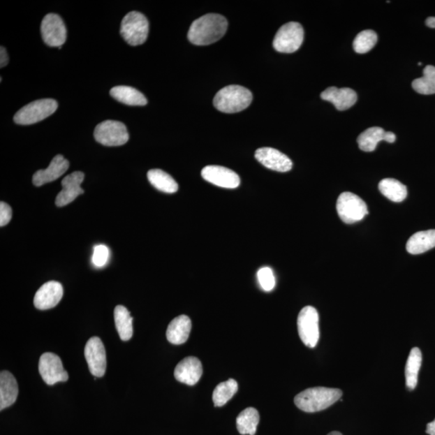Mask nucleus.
<instances>
[{
    "label": "nucleus",
    "instance_id": "obj_30",
    "mask_svg": "<svg viewBox=\"0 0 435 435\" xmlns=\"http://www.w3.org/2000/svg\"><path fill=\"white\" fill-rule=\"evenodd\" d=\"M238 383L234 379H229L218 385L213 392L212 399L214 406L221 407L226 405L237 394Z\"/></svg>",
    "mask_w": 435,
    "mask_h": 435
},
{
    "label": "nucleus",
    "instance_id": "obj_25",
    "mask_svg": "<svg viewBox=\"0 0 435 435\" xmlns=\"http://www.w3.org/2000/svg\"><path fill=\"white\" fill-rule=\"evenodd\" d=\"M422 361L421 350L413 348L411 351L406 365V382L408 390H415L418 381V374L420 371Z\"/></svg>",
    "mask_w": 435,
    "mask_h": 435
},
{
    "label": "nucleus",
    "instance_id": "obj_40",
    "mask_svg": "<svg viewBox=\"0 0 435 435\" xmlns=\"http://www.w3.org/2000/svg\"><path fill=\"white\" fill-rule=\"evenodd\" d=\"M327 435H343V434L339 432H332L331 433H329Z\"/></svg>",
    "mask_w": 435,
    "mask_h": 435
},
{
    "label": "nucleus",
    "instance_id": "obj_37",
    "mask_svg": "<svg viewBox=\"0 0 435 435\" xmlns=\"http://www.w3.org/2000/svg\"><path fill=\"white\" fill-rule=\"evenodd\" d=\"M396 140V135L394 133L386 132L385 141L388 143H395Z\"/></svg>",
    "mask_w": 435,
    "mask_h": 435
},
{
    "label": "nucleus",
    "instance_id": "obj_29",
    "mask_svg": "<svg viewBox=\"0 0 435 435\" xmlns=\"http://www.w3.org/2000/svg\"><path fill=\"white\" fill-rule=\"evenodd\" d=\"M385 131L379 127L365 130L357 139L359 148L364 152H374L381 141H385Z\"/></svg>",
    "mask_w": 435,
    "mask_h": 435
},
{
    "label": "nucleus",
    "instance_id": "obj_7",
    "mask_svg": "<svg viewBox=\"0 0 435 435\" xmlns=\"http://www.w3.org/2000/svg\"><path fill=\"white\" fill-rule=\"evenodd\" d=\"M297 330L300 337L308 348H316L320 337L319 333V316L316 308L304 307L298 314Z\"/></svg>",
    "mask_w": 435,
    "mask_h": 435
},
{
    "label": "nucleus",
    "instance_id": "obj_19",
    "mask_svg": "<svg viewBox=\"0 0 435 435\" xmlns=\"http://www.w3.org/2000/svg\"><path fill=\"white\" fill-rule=\"evenodd\" d=\"M321 98L325 101L332 103L339 111L352 108L357 101V94L350 88L328 87L321 94Z\"/></svg>",
    "mask_w": 435,
    "mask_h": 435
},
{
    "label": "nucleus",
    "instance_id": "obj_1",
    "mask_svg": "<svg viewBox=\"0 0 435 435\" xmlns=\"http://www.w3.org/2000/svg\"><path fill=\"white\" fill-rule=\"evenodd\" d=\"M228 27V20L219 14H207L193 21L188 39L196 45H208L221 39Z\"/></svg>",
    "mask_w": 435,
    "mask_h": 435
},
{
    "label": "nucleus",
    "instance_id": "obj_36",
    "mask_svg": "<svg viewBox=\"0 0 435 435\" xmlns=\"http://www.w3.org/2000/svg\"><path fill=\"white\" fill-rule=\"evenodd\" d=\"M1 52H0V67L3 68L8 64L9 57L8 52L3 47H1Z\"/></svg>",
    "mask_w": 435,
    "mask_h": 435
},
{
    "label": "nucleus",
    "instance_id": "obj_3",
    "mask_svg": "<svg viewBox=\"0 0 435 435\" xmlns=\"http://www.w3.org/2000/svg\"><path fill=\"white\" fill-rule=\"evenodd\" d=\"M253 101V94L244 87L232 85L220 90L214 98V106L223 113L244 111Z\"/></svg>",
    "mask_w": 435,
    "mask_h": 435
},
{
    "label": "nucleus",
    "instance_id": "obj_14",
    "mask_svg": "<svg viewBox=\"0 0 435 435\" xmlns=\"http://www.w3.org/2000/svg\"><path fill=\"white\" fill-rule=\"evenodd\" d=\"M84 177L85 175L82 172L76 171L61 181L62 190L57 195L55 202L57 207H65L84 193V190L81 187Z\"/></svg>",
    "mask_w": 435,
    "mask_h": 435
},
{
    "label": "nucleus",
    "instance_id": "obj_5",
    "mask_svg": "<svg viewBox=\"0 0 435 435\" xmlns=\"http://www.w3.org/2000/svg\"><path fill=\"white\" fill-rule=\"evenodd\" d=\"M59 107L54 99L44 98L31 102L15 113L14 121L20 125L38 123L54 114Z\"/></svg>",
    "mask_w": 435,
    "mask_h": 435
},
{
    "label": "nucleus",
    "instance_id": "obj_28",
    "mask_svg": "<svg viewBox=\"0 0 435 435\" xmlns=\"http://www.w3.org/2000/svg\"><path fill=\"white\" fill-rule=\"evenodd\" d=\"M260 422V415L255 408L249 407L241 412L237 418L239 434L255 435Z\"/></svg>",
    "mask_w": 435,
    "mask_h": 435
},
{
    "label": "nucleus",
    "instance_id": "obj_32",
    "mask_svg": "<svg viewBox=\"0 0 435 435\" xmlns=\"http://www.w3.org/2000/svg\"><path fill=\"white\" fill-rule=\"evenodd\" d=\"M377 34L373 30H364L361 31L353 41V48L355 52L360 54H366L376 45Z\"/></svg>",
    "mask_w": 435,
    "mask_h": 435
},
{
    "label": "nucleus",
    "instance_id": "obj_38",
    "mask_svg": "<svg viewBox=\"0 0 435 435\" xmlns=\"http://www.w3.org/2000/svg\"><path fill=\"white\" fill-rule=\"evenodd\" d=\"M426 432L429 435H435V419L433 422L427 424Z\"/></svg>",
    "mask_w": 435,
    "mask_h": 435
},
{
    "label": "nucleus",
    "instance_id": "obj_23",
    "mask_svg": "<svg viewBox=\"0 0 435 435\" xmlns=\"http://www.w3.org/2000/svg\"><path fill=\"white\" fill-rule=\"evenodd\" d=\"M117 101L128 106H145L148 101L144 94L136 89L127 86L115 87L110 91Z\"/></svg>",
    "mask_w": 435,
    "mask_h": 435
},
{
    "label": "nucleus",
    "instance_id": "obj_24",
    "mask_svg": "<svg viewBox=\"0 0 435 435\" xmlns=\"http://www.w3.org/2000/svg\"><path fill=\"white\" fill-rule=\"evenodd\" d=\"M115 323L120 339L123 341H128L133 335V318L131 316L128 309L123 306H117L114 311Z\"/></svg>",
    "mask_w": 435,
    "mask_h": 435
},
{
    "label": "nucleus",
    "instance_id": "obj_10",
    "mask_svg": "<svg viewBox=\"0 0 435 435\" xmlns=\"http://www.w3.org/2000/svg\"><path fill=\"white\" fill-rule=\"evenodd\" d=\"M39 373L48 385H54L57 382H66L69 379V375L64 369L59 356L51 353L40 356Z\"/></svg>",
    "mask_w": 435,
    "mask_h": 435
},
{
    "label": "nucleus",
    "instance_id": "obj_13",
    "mask_svg": "<svg viewBox=\"0 0 435 435\" xmlns=\"http://www.w3.org/2000/svg\"><path fill=\"white\" fill-rule=\"evenodd\" d=\"M204 180L226 189H235L240 184V178L237 172L219 165H208L202 170Z\"/></svg>",
    "mask_w": 435,
    "mask_h": 435
},
{
    "label": "nucleus",
    "instance_id": "obj_11",
    "mask_svg": "<svg viewBox=\"0 0 435 435\" xmlns=\"http://www.w3.org/2000/svg\"><path fill=\"white\" fill-rule=\"evenodd\" d=\"M42 38L50 47H59L65 43L67 38L66 27L59 15H46L40 26Z\"/></svg>",
    "mask_w": 435,
    "mask_h": 435
},
{
    "label": "nucleus",
    "instance_id": "obj_31",
    "mask_svg": "<svg viewBox=\"0 0 435 435\" xmlns=\"http://www.w3.org/2000/svg\"><path fill=\"white\" fill-rule=\"evenodd\" d=\"M412 87L418 94H435V66H427L423 70V77L417 78L412 82Z\"/></svg>",
    "mask_w": 435,
    "mask_h": 435
},
{
    "label": "nucleus",
    "instance_id": "obj_2",
    "mask_svg": "<svg viewBox=\"0 0 435 435\" xmlns=\"http://www.w3.org/2000/svg\"><path fill=\"white\" fill-rule=\"evenodd\" d=\"M342 395L343 392L339 389L314 387L298 394L295 398V403L304 412L316 413L332 406Z\"/></svg>",
    "mask_w": 435,
    "mask_h": 435
},
{
    "label": "nucleus",
    "instance_id": "obj_22",
    "mask_svg": "<svg viewBox=\"0 0 435 435\" xmlns=\"http://www.w3.org/2000/svg\"><path fill=\"white\" fill-rule=\"evenodd\" d=\"M435 247V229L422 230L408 239L406 250L408 253L418 255L426 253Z\"/></svg>",
    "mask_w": 435,
    "mask_h": 435
},
{
    "label": "nucleus",
    "instance_id": "obj_9",
    "mask_svg": "<svg viewBox=\"0 0 435 435\" xmlns=\"http://www.w3.org/2000/svg\"><path fill=\"white\" fill-rule=\"evenodd\" d=\"M304 39L302 26L297 22H289L280 28L274 40L277 52L292 54L300 48Z\"/></svg>",
    "mask_w": 435,
    "mask_h": 435
},
{
    "label": "nucleus",
    "instance_id": "obj_27",
    "mask_svg": "<svg viewBox=\"0 0 435 435\" xmlns=\"http://www.w3.org/2000/svg\"><path fill=\"white\" fill-rule=\"evenodd\" d=\"M147 176H148L151 185L154 186L156 190L167 193H174L178 190L177 182L163 170H151Z\"/></svg>",
    "mask_w": 435,
    "mask_h": 435
},
{
    "label": "nucleus",
    "instance_id": "obj_20",
    "mask_svg": "<svg viewBox=\"0 0 435 435\" xmlns=\"http://www.w3.org/2000/svg\"><path fill=\"white\" fill-rule=\"evenodd\" d=\"M18 385L14 376L8 371L0 374V410L13 406L18 397Z\"/></svg>",
    "mask_w": 435,
    "mask_h": 435
},
{
    "label": "nucleus",
    "instance_id": "obj_15",
    "mask_svg": "<svg viewBox=\"0 0 435 435\" xmlns=\"http://www.w3.org/2000/svg\"><path fill=\"white\" fill-rule=\"evenodd\" d=\"M63 297V287L61 283L51 281L45 283L34 297V306L41 311L50 310L60 302Z\"/></svg>",
    "mask_w": 435,
    "mask_h": 435
},
{
    "label": "nucleus",
    "instance_id": "obj_33",
    "mask_svg": "<svg viewBox=\"0 0 435 435\" xmlns=\"http://www.w3.org/2000/svg\"><path fill=\"white\" fill-rule=\"evenodd\" d=\"M258 279L261 289L270 292L274 289L276 279L274 272L269 267H263L258 272Z\"/></svg>",
    "mask_w": 435,
    "mask_h": 435
},
{
    "label": "nucleus",
    "instance_id": "obj_21",
    "mask_svg": "<svg viewBox=\"0 0 435 435\" xmlns=\"http://www.w3.org/2000/svg\"><path fill=\"white\" fill-rule=\"evenodd\" d=\"M191 318L186 316H180L172 320L168 327L166 337L172 344L180 345L187 341L191 332Z\"/></svg>",
    "mask_w": 435,
    "mask_h": 435
},
{
    "label": "nucleus",
    "instance_id": "obj_26",
    "mask_svg": "<svg viewBox=\"0 0 435 435\" xmlns=\"http://www.w3.org/2000/svg\"><path fill=\"white\" fill-rule=\"evenodd\" d=\"M382 195L395 202H401L407 197V188L395 178H385L379 183Z\"/></svg>",
    "mask_w": 435,
    "mask_h": 435
},
{
    "label": "nucleus",
    "instance_id": "obj_6",
    "mask_svg": "<svg viewBox=\"0 0 435 435\" xmlns=\"http://www.w3.org/2000/svg\"><path fill=\"white\" fill-rule=\"evenodd\" d=\"M337 209L340 219L348 224L359 222L369 214L368 207L363 199L351 192H344L339 196Z\"/></svg>",
    "mask_w": 435,
    "mask_h": 435
},
{
    "label": "nucleus",
    "instance_id": "obj_39",
    "mask_svg": "<svg viewBox=\"0 0 435 435\" xmlns=\"http://www.w3.org/2000/svg\"><path fill=\"white\" fill-rule=\"evenodd\" d=\"M426 24L429 28L435 29V17H429L426 20Z\"/></svg>",
    "mask_w": 435,
    "mask_h": 435
},
{
    "label": "nucleus",
    "instance_id": "obj_8",
    "mask_svg": "<svg viewBox=\"0 0 435 435\" xmlns=\"http://www.w3.org/2000/svg\"><path fill=\"white\" fill-rule=\"evenodd\" d=\"M94 139L104 146H121L128 142L129 135L124 124L115 120H106L96 126Z\"/></svg>",
    "mask_w": 435,
    "mask_h": 435
},
{
    "label": "nucleus",
    "instance_id": "obj_12",
    "mask_svg": "<svg viewBox=\"0 0 435 435\" xmlns=\"http://www.w3.org/2000/svg\"><path fill=\"white\" fill-rule=\"evenodd\" d=\"M85 357L91 374L96 377H102L106 373V350L102 340L92 337L88 340L85 348Z\"/></svg>",
    "mask_w": 435,
    "mask_h": 435
},
{
    "label": "nucleus",
    "instance_id": "obj_18",
    "mask_svg": "<svg viewBox=\"0 0 435 435\" xmlns=\"http://www.w3.org/2000/svg\"><path fill=\"white\" fill-rule=\"evenodd\" d=\"M69 161L62 155H57L52 158L48 168L36 171L33 177L36 186H41L59 179L69 169Z\"/></svg>",
    "mask_w": 435,
    "mask_h": 435
},
{
    "label": "nucleus",
    "instance_id": "obj_35",
    "mask_svg": "<svg viewBox=\"0 0 435 435\" xmlns=\"http://www.w3.org/2000/svg\"><path fill=\"white\" fill-rule=\"evenodd\" d=\"M13 217V209L6 202H0V226L4 227Z\"/></svg>",
    "mask_w": 435,
    "mask_h": 435
},
{
    "label": "nucleus",
    "instance_id": "obj_17",
    "mask_svg": "<svg viewBox=\"0 0 435 435\" xmlns=\"http://www.w3.org/2000/svg\"><path fill=\"white\" fill-rule=\"evenodd\" d=\"M202 375V365L196 357L183 359L176 366L175 376L177 381L188 385H195L200 380Z\"/></svg>",
    "mask_w": 435,
    "mask_h": 435
},
{
    "label": "nucleus",
    "instance_id": "obj_4",
    "mask_svg": "<svg viewBox=\"0 0 435 435\" xmlns=\"http://www.w3.org/2000/svg\"><path fill=\"white\" fill-rule=\"evenodd\" d=\"M149 24L145 15L138 12L126 15L120 27V34L128 44L133 46L142 45L148 38Z\"/></svg>",
    "mask_w": 435,
    "mask_h": 435
},
{
    "label": "nucleus",
    "instance_id": "obj_16",
    "mask_svg": "<svg viewBox=\"0 0 435 435\" xmlns=\"http://www.w3.org/2000/svg\"><path fill=\"white\" fill-rule=\"evenodd\" d=\"M256 159L268 169L286 172L291 170L292 161L281 152L272 148H260L256 151Z\"/></svg>",
    "mask_w": 435,
    "mask_h": 435
},
{
    "label": "nucleus",
    "instance_id": "obj_34",
    "mask_svg": "<svg viewBox=\"0 0 435 435\" xmlns=\"http://www.w3.org/2000/svg\"><path fill=\"white\" fill-rule=\"evenodd\" d=\"M109 258V250L107 246L97 245L94 249L92 261L93 264L98 268H101L107 264Z\"/></svg>",
    "mask_w": 435,
    "mask_h": 435
}]
</instances>
